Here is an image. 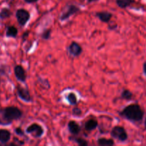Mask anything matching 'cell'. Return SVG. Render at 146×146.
Here are the masks:
<instances>
[{"mask_svg": "<svg viewBox=\"0 0 146 146\" xmlns=\"http://www.w3.org/2000/svg\"><path fill=\"white\" fill-rule=\"evenodd\" d=\"M22 116V111L14 106L0 108V125H8Z\"/></svg>", "mask_w": 146, "mask_h": 146, "instance_id": "1", "label": "cell"}, {"mask_svg": "<svg viewBox=\"0 0 146 146\" xmlns=\"http://www.w3.org/2000/svg\"><path fill=\"white\" fill-rule=\"evenodd\" d=\"M120 115L128 121L138 122L143 118L144 112L138 104H133L124 108Z\"/></svg>", "mask_w": 146, "mask_h": 146, "instance_id": "2", "label": "cell"}, {"mask_svg": "<svg viewBox=\"0 0 146 146\" xmlns=\"http://www.w3.org/2000/svg\"><path fill=\"white\" fill-rule=\"evenodd\" d=\"M111 136L118 141L124 142L128 139V134L125 128L122 126H115L111 132Z\"/></svg>", "mask_w": 146, "mask_h": 146, "instance_id": "3", "label": "cell"}, {"mask_svg": "<svg viewBox=\"0 0 146 146\" xmlns=\"http://www.w3.org/2000/svg\"><path fill=\"white\" fill-rule=\"evenodd\" d=\"M27 133L31 134L34 138H40L44 133V130L40 125L37 123H33L26 130Z\"/></svg>", "mask_w": 146, "mask_h": 146, "instance_id": "4", "label": "cell"}, {"mask_svg": "<svg viewBox=\"0 0 146 146\" xmlns=\"http://www.w3.org/2000/svg\"><path fill=\"white\" fill-rule=\"evenodd\" d=\"M16 17L19 24L21 26H24L29 20L30 14L28 11L24 9H19L16 12Z\"/></svg>", "mask_w": 146, "mask_h": 146, "instance_id": "5", "label": "cell"}, {"mask_svg": "<svg viewBox=\"0 0 146 146\" xmlns=\"http://www.w3.org/2000/svg\"><path fill=\"white\" fill-rule=\"evenodd\" d=\"M17 92L19 97L25 102H31L32 101V98H31L29 91L27 88L18 86L17 88Z\"/></svg>", "mask_w": 146, "mask_h": 146, "instance_id": "6", "label": "cell"}, {"mask_svg": "<svg viewBox=\"0 0 146 146\" xmlns=\"http://www.w3.org/2000/svg\"><path fill=\"white\" fill-rule=\"evenodd\" d=\"M68 52L73 56H79L82 53V47L80 46V44H78V43L76 42V41H73L71 44V45L68 46Z\"/></svg>", "mask_w": 146, "mask_h": 146, "instance_id": "7", "label": "cell"}, {"mask_svg": "<svg viewBox=\"0 0 146 146\" xmlns=\"http://www.w3.org/2000/svg\"><path fill=\"white\" fill-rule=\"evenodd\" d=\"M80 10V9L78 7L75 5H69L67 8V10L64 13H63L61 14V17H60V19L61 21H65V20L68 19L71 16H72L73 14H76L78 11Z\"/></svg>", "mask_w": 146, "mask_h": 146, "instance_id": "8", "label": "cell"}, {"mask_svg": "<svg viewBox=\"0 0 146 146\" xmlns=\"http://www.w3.org/2000/svg\"><path fill=\"white\" fill-rule=\"evenodd\" d=\"M14 74L17 80L21 82H25L27 79V75H26L25 70L21 65H17L14 67Z\"/></svg>", "mask_w": 146, "mask_h": 146, "instance_id": "9", "label": "cell"}, {"mask_svg": "<svg viewBox=\"0 0 146 146\" xmlns=\"http://www.w3.org/2000/svg\"><path fill=\"white\" fill-rule=\"evenodd\" d=\"M68 128L70 133L74 135H78L80 133V131H81V128H80V126L78 125V124L74 121H69V123H68Z\"/></svg>", "mask_w": 146, "mask_h": 146, "instance_id": "10", "label": "cell"}, {"mask_svg": "<svg viewBox=\"0 0 146 146\" xmlns=\"http://www.w3.org/2000/svg\"><path fill=\"white\" fill-rule=\"evenodd\" d=\"M96 17H98L100 20L102 22L108 23L109 22L110 20L113 17V14L111 13L108 12V11H101V12L96 13Z\"/></svg>", "mask_w": 146, "mask_h": 146, "instance_id": "11", "label": "cell"}, {"mask_svg": "<svg viewBox=\"0 0 146 146\" xmlns=\"http://www.w3.org/2000/svg\"><path fill=\"white\" fill-rule=\"evenodd\" d=\"M11 138V133L9 131L5 129H0V142L6 143Z\"/></svg>", "mask_w": 146, "mask_h": 146, "instance_id": "12", "label": "cell"}, {"mask_svg": "<svg viewBox=\"0 0 146 146\" xmlns=\"http://www.w3.org/2000/svg\"><path fill=\"white\" fill-rule=\"evenodd\" d=\"M98 126V121L95 119H89L85 123V129L88 131H92Z\"/></svg>", "mask_w": 146, "mask_h": 146, "instance_id": "13", "label": "cell"}, {"mask_svg": "<svg viewBox=\"0 0 146 146\" xmlns=\"http://www.w3.org/2000/svg\"><path fill=\"white\" fill-rule=\"evenodd\" d=\"M98 144L101 146H111L115 144V142L113 139H107L105 138H98Z\"/></svg>", "mask_w": 146, "mask_h": 146, "instance_id": "14", "label": "cell"}, {"mask_svg": "<svg viewBox=\"0 0 146 146\" xmlns=\"http://www.w3.org/2000/svg\"><path fill=\"white\" fill-rule=\"evenodd\" d=\"M18 34V29L14 26H10L7 28V32H6V36L7 37H13L15 38Z\"/></svg>", "mask_w": 146, "mask_h": 146, "instance_id": "15", "label": "cell"}, {"mask_svg": "<svg viewBox=\"0 0 146 146\" xmlns=\"http://www.w3.org/2000/svg\"><path fill=\"white\" fill-rule=\"evenodd\" d=\"M133 2V0H116L117 5L121 9L127 8Z\"/></svg>", "mask_w": 146, "mask_h": 146, "instance_id": "16", "label": "cell"}, {"mask_svg": "<svg viewBox=\"0 0 146 146\" xmlns=\"http://www.w3.org/2000/svg\"><path fill=\"white\" fill-rule=\"evenodd\" d=\"M67 100H68V103L72 106L76 105L77 102H78L77 97L74 93H69L67 96Z\"/></svg>", "mask_w": 146, "mask_h": 146, "instance_id": "17", "label": "cell"}, {"mask_svg": "<svg viewBox=\"0 0 146 146\" xmlns=\"http://www.w3.org/2000/svg\"><path fill=\"white\" fill-rule=\"evenodd\" d=\"M121 98L127 100V101H130V100H131L133 98L132 92H131L129 90L124 89L123 91V92L121 93Z\"/></svg>", "mask_w": 146, "mask_h": 146, "instance_id": "18", "label": "cell"}, {"mask_svg": "<svg viewBox=\"0 0 146 146\" xmlns=\"http://www.w3.org/2000/svg\"><path fill=\"white\" fill-rule=\"evenodd\" d=\"M11 15V12L9 9L4 8L0 11V18L4 19L9 18Z\"/></svg>", "mask_w": 146, "mask_h": 146, "instance_id": "19", "label": "cell"}, {"mask_svg": "<svg viewBox=\"0 0 146 146\" xmlns=\"http://www.w3.org/2000/svg\"><path fill=\"white\" fill-rule=\"evenodd\" d=\"M73 141H75L80 146H87L88 145V143L85 139H83L81 138H73Z\"/></svg>", "mask_w": 146, "mask_h": 146, "instance_id": "20", "label": "cell"}, {"mask_svg": "<svg viewBox=\"0 0 146 146\" xmlns=\"http://www.w3.org/2000/svg\"><path fill=\"white\" fill-rule=\"evenodd\" d=\"M41 37H42L43 39H49L50 37H51V30L50 29H46L44 32L41 34Z\"/></svg>", "mask_w": 146, "mask_h": 146, "instance_id": "21", "label": "cell"}, {"mask_svg": "<svg viewBox=\"0 0 146 146\" xmlns=\"http://www.w3.org/2000/svg\"><path fill=\"white\" fill-rule=\"evenodd\" d=\"M73 115H76V116H78V115H81L82 112H81V110L78 107H74L72 110Z\"/></svg>", "mask_w": 146, "mask_h": 146, "instance_id": "22", "label": "cell"}, {"mask_svg": "<svg viewBox=\"0 0 146 146\" xmlns=\"http://www.w3.org/2000/svg\"><path fill=\"white\" fill-rule=\"evenodd\" d=\"M15 133L19 135H21V136H24V133L23 132L22 130L21 129V128H17L15 129Z\"/></svg>", "mask_w": 146, "mask_h": 146, "instance_id": "23", "label": "cell"}, {"mask_svg": "<svg viewBox=\"0 0 146 146\" xmlns=\"http://www.w3.org/2000/svg\"><path fill=\"white\" fill-rule=\"evenodd\" d=\"M143 71L144 75L146 76V61H145L143 64Z\"/></svg>", "mask_w": 146, "mask_h": 146, "instance_id": "24", "label": "cell"}, {"mask_svg": "<svg viewBox=\"0 0 146 146\" xmlns=\"http://www.w3.org/2000/svg\"><path fill=\"white\" fill-rule=\"evenodd\" d=\"M27 3H29V4H31V3H34L36 2L38 0H24Z\"/></svg>", "mask_w": 146, "mask_h": 146, "instance_id": "25", "label": "cell"}, {"mask_svg": "<svg viewBox=\"0 0 146 146\" xmlns=\"http://www.w3.org/2000/svg\"><path fill=\"white\" fill-rule=\"evenodd\" d=\"M98 1V0H88V2L92 3V2H94V1Z\"/></svg>", "mask_w": 146, "mask_h": 146, "instance_id": "26", "label": "cell"}, {"mask_svg": "<svg viewBox=\"0 0 146 146\" xmlns=\"http://www.w3.org/2000/svg\"><path fill=\"white\" fill-rule=\"evenodd\" d=\"M145 128L146 130V118H145Z\"/></svg>", "mask_w": 146, "mask_h": 146, "instance_id": "27", "label": "cell"}]
</instances>
